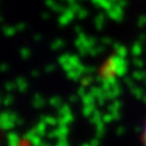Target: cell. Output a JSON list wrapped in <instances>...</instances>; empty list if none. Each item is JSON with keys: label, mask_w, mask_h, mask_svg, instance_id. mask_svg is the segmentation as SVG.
I'll list each match as a JSON object with an SVG mask.
<instances>
[{"label": "cell", "mask_w": 146, "mask_h": 146, "mask_svg": "<svg viewBox=\"0 0 146 146\" xmlns=\"http://www.w3.org/2000/svg\"><path fill=\"white\" fill-rule=\"evenodd\" d=\"M143 140H144V145L146 146V125L144 128V134H143Z\"/></svg>", "instance_id": "6da1fadb"}]
</instances>
